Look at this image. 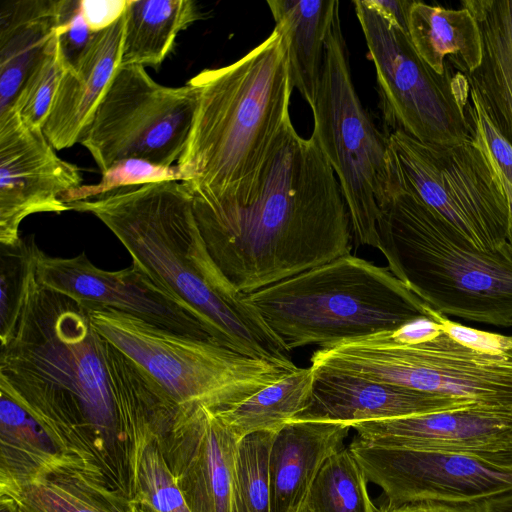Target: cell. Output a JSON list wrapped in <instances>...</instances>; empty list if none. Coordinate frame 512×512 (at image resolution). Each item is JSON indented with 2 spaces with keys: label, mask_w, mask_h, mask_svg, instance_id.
<instances>
[{
  "label": "cell",
  "mask_w": 512,
  "mask_h": 512,
  "mask_svg": "<svg viewBox=\"0 0 512 512\" xmlns=\"http://www.w3.org/2000/svg\"><path fill=\"white\" fill-rule=\"evenodd\" d=\"M159 439L192 512H232L241 439L217 413L204 405L178 406Z\"/></svg>",
  "instance_id": "obj_15"
},
{
  "label": "cell",
  "mask_w": 512,
  "mask_h": 512,
  "mask_svg": "<svg viewBox=\"0 0 512 512\" xmlns=\"http://www.w3.org/2000/svg\"><path fill=\"white\" fill-rule=\"evenodd\" d=\"M351 428L371 445L465 454L512 469V416L477 406L357 422Z\"/></svg>",
  "instance_id": "obj_16"
},
{
  "label": "cell",
  "mask_w": 512,
  "mask_h": 512,
  "mask_svg": "<svg viewBox=\"0 0 512 512\" xmlns=\"http://www.w3.org/2000/svg\"><path fill=\"white\" fill-rule=\"evenodd\" d=\"M37 247L34 237L0 244V339L10 332L17 317Z\"/></svg>",
  "instance_id": "obj_33"
},
{
  "label": "cell",
  "mask_w": 512,
  "mask_h": 512,
  "mask_svg": "<svg viewBox=\"0 0 512 512\" xmlns=\"http://www.w3.org/2000/svg\"><path fill=\"white\" fill-rule=\"evenodd\" d=\"M94 34L82 15L80 1L62 0L61 21L56 36L65 70L76 64Z\"/></svg>",
  "instance_id": "obj_34"
},
{
  "label": "cell",
  "mask_w": 512,
  "mask_h": 512,
  "mask_svg": "<svg viewBox=\"0 0 512 512\" xmlns=\"http://www.w3.org/2000/svg\"><path fill=\"white\" fill-rule=\"evenodd\" d=\"M93 328L147 372L179 405L228 409L297 368L244 356L117 310L86 308Z\"/></svg>",
  "instance_id": "obj_8"
},
{
  "label": "cell",
  "mask_w": 512,
  "mask_h": 512,
  "mask_svg": "<svg viewBox=\"0 0 512 512\" xmlns=\"http://www.w3.org/2000/svg\"><path fill=\"white\" fill-rule=\"evenodd\" d=\"M62 0H20L0 12V113L9 109L27 76L56 36Z\"/></svg>",
  "instance_id": "obj_22"
},
{
  "label": "cell",
  "mask_w": 512,
  "mask_h": 512,
  "mask_svg": "<svg viewBox=\"0 0 512 512\" xmlns=\"http://www.w3.org/2000/svg\"><path fill=\"white\" fill-rule=\"evenodd\" d=\"M198 18L191 0H127L120 66L158 68L179 32Z\"/></svg>",
  "instance_id": "obj_25"
},
{
  "label": "cell",
  "mask_w": 512,
  "mask_h": 512,
  "mask_svg": "<svg viewBox=\"0 0 512 512\" xmlns=\"http://www.w3.org/2000/svg\"><path fill=\"white\" fill-rule=\"evenodd\" d=\"M196 104L193 86L167 87L142 66H120L79 143L101 173L129 158L171 166L184 151Z\"/></svg>",
  "instance_id": "obj_11"
},
{
  "label": "cell",
  "mask_w": 512,
  "mask_h": 512,
  "mask_svg": "<svg viewBox=\"0 0 512 512\" xmlns=\"http://www.w3.org/2000/svg\"><path fill=\"white\" fill-rule=\"evenodd\" d=\"M379 512H476L474 506L448 505L436 502H421L399 507L383 506Z\"/></svg>",
  "instance_id": "obj_39"
},
{
  "label": "cell",
  "mask_w": 512,
  "mask_h": 512,
  "mask_svg": "<svg viewBox=\"0 0 512 512\" xmlns=\"http://www.w3.org/2000/svg\"><path fill=\"white\" fill-rule=\"evenodd\" d=\"M193 212L212 260L245 295L352 249L350 216L336 175L315 140L300 137L292 123L248 203L193 195Z\"/></svg>",
  "instance_id": "obj_1"
},
{
  "label": "cell",
  "mask_w": 512,
  "mask_h": 512,
  "mask_svg": "<svg viewBox=\"0 0 512 512\" xmlns=\"http://www.w3.org/2000/svg\"><path fill=\"white\" fill-rule=\"evenodd\" d=\"M310 362L315 371L464 399L512 416V352L476 350L440 325L421 339L399 329L320 348Z\"/></svg>",
  "instance_id": "obj_6"
},
{
  "label": "cell",
  "mask_w": 512,
  "mask_h": 512,
  "mask_svg": "<svg viewBox=\"0 0 512 512\" xmlns=\"http://www.w3.org/2000/svg\"><path fill=\"white\" fill-rule=\"evenodd\" d=\"M301 512H309V511H308V509L305 506Z\"/></svg>",
  "instance_id": "obj_44"
},
{
  "label": "cell",
  "mask_w": 512,
  "mask_h": 512,
  "mask_svg": "<svg viewBox=\"0 0 512 512\" xmlns=\"http://www.w3.org/2000/svg\"><path fill=\"white\" fill-rule=\"evenodd\" d=\"M187 84L197 93L188 139L177 165L193 195L246 204L287 126L294 90L287 41L276 27L238 61L204 69Z\"/></svg>",
  "instance_id": "obj_3"
},
{
  "label": "cell",
  "mask_w": 512,
  "mask_h": 512,
  "mask_svg": "<svg viewBox=\"0 0 512 512\" xmlns=\"http://www.w3.org/2000/svg\"><path fill=\"white\" fill-rule=\"evenodd\" d=\"M469 99L470 103L466 105V112L473 126L479 132L491 161L512 185V145L492 123L470 87Z\"/></svg>",
  "instance_id": "obj_35"
},
{
  "label": "cell",
  "mask_w": 512,
  "mask_h": 512,
  "mask_svg": "<svg viewBox=\"0 0 512 512\" xmlns=\"http://www.w3.org/2000/svg\"><path fill=\"white\" fill-rule=\"evenodd\" d=\"M275 27L285 36L290 77L311 107L314 104L328 32L337 0H269Z\"/></svg>",
  "instance_id": "obj_23"
},
{
  "label": "cell",
  "mask_w": 512,
  "mask_h": 512,
  "mask_svg": "<svg viewBox=\"0 0 512 512\" xmlns=\"http://www.w3.org/2000/svg\"><path fill=\"white\" fill-rule=\"evenodd\" d=\"M351 427L292 420L277 431L270 450L271 512H301L326 460L344 448Z\"/></svg>",
  "instance_id": "obj_19"
},
{
  "label": "cell",
  "mask_w": 512,
  "mask_h": 512,
  "mask_svg": "<svg viewBox=\"0 0 512 512\" xmlns=\"http://www.w3.org/2000/svg\"><path fill=\"white\" fill-rule=\"evenodd\" d=\"M473 130L472 138L449 144L390 132L392 189L413 194L474 245L494 250L507 243L508 201L483 140Z\"/></svg>",
  "instance_id": "obj_9"
},
{
  "label": "cell",
  "mask_w": 512,
  "mask_h": 512,
  "mask_svg": "<svg viewBox=\"0 0 512 512\" xmlns=\"http://www.w3.org/2000/svg\"><path fill=\"white\" fill-rule=\"evenodd\" d=\"M435 321L452 338L476 350L489 353L512 352V336L471 328L454 322L441 313L437 314Z\"/></svg>",
  "instance_id": "obj_36"
},
{
  "label": "cell",
  "mask_w": 512,
  "mask_h": 512,
  "mask_svg": "<svg viewBox=\"0 0 512 512\" xmlns=\"http://www.w3.org/2000/svg\"><path fill=\"white\" fill-rule=\"evenodd\" d=\"M67 206L103 222L133 264L201 317L214 342L251 358L291 363V351L209 255L183 182L125 187Z\"/></svg>",
  "instance_id": "obj_2"
},
{
  "label": "cell",
  "mask_w": 512,
  "mask_h": 512,
  "mask_svg": "<svg viewBox=\"0 0 512 512\" xmlns=\"http://www.w3.org/2000/svg\"><path fill=\"white\" fill-rule=\"evenodd\" d=\"M474 507L476 512H512V491L487 499Z\"/></svg>",
  "instance_id": "obj_40"
},
{
  "label": "cell",
  "mask_w": 512,
  "mask_h": 512,
  "mask_svg": "<svg viewBox=\"0 0 512 512\" xmlns=\"http://www.w3.org/2000/svg\"><path fill=\"white\" fill-rule=\"evenodd\" d=\"M35 274L41 285L85 308L117 310L174 333L213 341L204 321L187 303L133 263L109 271L95 266L84 252L62 258L37 247Z\"/></svg>",
  "instance_id": "obj_13"
},
{
  "label": "cell",
  "mask_w": 512,
  "mask_h": 512,
  "mask_svg": "<svg viewBox=\"0 0 512 512\" xmlns=\"http://www.w3.org/2000/svg\"><path fill=\"white\" fill-rule=\"evenodd\" d=\"M0 512H24L15 498L0 494Z\"/></svg>",
  "instance_id": "obj_42"
},
{
  "label": "cell",
  "mask_w": 512,
  "mask_h": 512,
  "mask_svg": "<svg viewBox=\"0 0 512 512\" xmlns=\"http://www.w3.org/2000/svg\"><path fill=\"white\" fill-rule=\"evenodd\" d=\"M388 269L433 310L512 326V252L481 249L411 193L393 188L378 221Z\"/></svg>",
  "instance_id": "obj_4"
},
{
  "label": "cell",
  "mask_w": 512,
  "mask_h": 512,
  "mask_svg": "<svg viewBox=\"0 0 512 512\" xmlns=\"http://www.w3.org/2000/svg\"><path fill=\"white\" fill-rule=\"evenodd\" d=\"M376 70L381 109L391 131L425 143L449 144L474 136L466 112L469 85L448 65L437 73L417 53L408 34L368 0L353 2Z\"/></svg>",
  "instance_id": "obj_10"
},
{
  "label": "cell",
  "mask_w": 512,
  "mask_h": 512,
  "mask_svg": "<svg viewBox=\"0 0 512 512\" xmlns=\"http://www.w3.org/2000/svg\"><path fill=\"white\" fill-rule=\"evenodd\" d=\"M277 431L241 438L238 446L232 512H271L270 450Z\"/></svg>",
  "instance_id": "obj_30"
},
{
  "label": "cell",
  "mask_w": 512,
  "mask_h": 512,
  "mask_svg": "<svg viewBox=\"0 0 512 512\" xmlns=\"http://www.w3.org/2000/svg\"><path fill=\"white\" fill-rule=\"evenodd\" d=\"M486 148V147H485ZM488 153V152H487ZM489 157V155H488ZM490 159V157H489ZM491 161V159H490ZM495 171H496V174L498 175V177L500 178L501 180V183L503 185V188H504V191L506 193V196H507V201H508V211H509V215H508V229H507V243L511 249V252H512V185L502 176V174L499 172V170L496 168V166L493 164V162L491 161Z\"/></svg>",
  "instance_id": "obj_41"
},
{
  "label": "cell",
  "mask_w": 512,
  "mask_h": 512,
  "mask_svg": "<svg viewBox=\"0 0 512 512\" xmlns=\"http://www.w3.org/2000/svg\"><path fill=\"white\" fill-rule=\"evenodd\" d=\"M0 494L61 470H95L88 454L64 448L78 441L61 436L37 421L7 394L0 392Z\"/></svg>",
  "instance_id": "obj_20"
},
{
  "label": "cell",
  "mask_w": 512,
  "mask_h": 512,
  "mask_svg": "<svg viewBox=\"0 0 512 512\" xmlns=\"http://www.w3.org/2000/svg\"><path fill=\"white\" fill-rule=\"evenodd\" d=\"M130 504H131V511H132V512H140V511L138 510V508L136 507V505H134V504H133V503H131V502H130Z\"/></svg>",
  "instance_id": "obj_43"
},
{
  "label": "cell",
  "mask_w": 512,
  "mask_h": 512,
  "mask_svg": "<svg viewBox=\"0 0 512 512\" xmlns=\"http://www.w3.org/2000/svg\"><path fill=\"white\" fill-rule=\"evenodd\" d=\"M125 13L94 34L76 64L59 81L43 132L56 150L80 141L121 64Z\"/></svg>",
  "instance_id": "obj_18"
},
{
  "label": "cell",
  "mask_w": 512,
  "mask_h": 512,
  "mask_svg": "<svg viewBox=\"0 0 512 512\" xmlns=\"http://www.w3.org/2000/svg\"><path fill=\"white\" fill-rule=\"evenodd\" d=\"M64 71L65 64L55 36L11 106L27 126L43 130Z\"/></svg>",
  "instance_id": "obj_31"
},
{
  "label": "cell",
  "mask_w": 512,
  "mask_h": 512,
  "mask_svg": "<svg viewBox=\"0 0 512 512\" xmlns=\"http://www.w3.org/2000/svg\"><path fill=\"white\" fill-rule=\"evenodd\" d=\"M315 382L312 366L299 368L221 411V420L240 439L260 431H278L309 406Z\"/></svg>",
  "instance_id": "obj_26"
},
{
  "label": "cell",
  "mask_w": 512,
  "mask_h": 512,
  "mask_svg": "<svg viewBox=\"0 0 512 512\" xmlns=\"http://www.w3.org/2000/svg\"><path fill=\"white\" fill-rule=\"evenodd\" d=\"M12 496L24 512H132L128 501L105 488L95 470L70 468L40 476Z\"/></svg>",
  "instance_id": "obj_27"
},
{
  "label": "cell",
  "mask_w": 512,
  "mask_h": 512,
  "mask_svg": "<svg viewBox=\"0 0 512 512\" xmlns=\"http://www.w3.org/2000/svg\"><path fill=\"white\" fill-rule=\"evenodd\" d=\"M388 20L408 34V18L414 1L409 0H368Z\"/></svg>",
  "instance_id": "obj_38"
},
{
  "label": "cell",
  "mask_w": 512,
  "mask_h": 512,
  "mask_svg": "<svg viewBox=\"0 0 512 512\" xmlns=\"http://www.w3.org/2000/svg\"><path fill=\"white\" fill-rule=\"evenodd\" d=\"M482 42L479 66L465 75L486 114L512 145V0H464Z\"/></svg>",
  "instance_id": "obj_21"
},
{
  "label": "cell",
  "mask_w": 512,
  "mask_h": 512,
  "mask_svg": "<svg viewBox=\"0 0 512 512\" xmlns=\"http://www.w3.org/2000/svg\"><path fill=\"white\" fill-rule=\"evenodd\" d=\"M286 347H333L421 319L433 310L388 268L347 254L245 295Z\"/></svg>",
  "instance_id": "obj_5"
},
{
  "label": "cell",
  "mask_w": 512,
  "mask_h": 512,
  "mask_svg": "<svg viewBox=\"0 0 512 512\" xmlns=\"http://www.w3.org/2000/svg\"><path fill=\"white\" fill-rule=\"evenodd\" d=\"M186 177L178 165L164 166L150 161L129 158L110 166L98 184L81 185L61 196L64 204L88 200L112 191L162 181L184 182ZM68 207V206H67Z\"/></svg>",
  "instance_id": "obj_32"
},
{
  "label": "cell",
  "mask_w": 512,
  "mask_h": 512,
  "mask_svg": "<svg viewBox=\"0 0 512 512\" xmlns=\"http://www.w3.org/2000/svg\"><path fill=\"white\" fill-rule=\"evenodd\" d=\"M477 406L467 400L315 371L312 399L293 420L352 424ZM478 407V406H477Z\"/></svg>",
  "instance_id": "obj_17"
},
{
  "label": "cell",
  "mask_w": 512,
  "mask_h": 512,
  "mask_svg": "<svg viewBox=\"0 0 512 512\" xmlns=\"http://www.w3.org/2000/svg\"><path fill=\"white\" fill-rule=\"evenodd\" d=\"M408 36L422 59L444 73L445 59L468 75L480 64L482 42L478 24L463 7L449 9L414 1L409 12Z\"/></svg>",
  "instance_id": "obj_24"
},
{
  "label": "cell",
  "mask_w": 512,
  "mask_h": 512,
  "mask_svg": "<svg viewBox=\"0 0 512 512\" xmlns=\"http://www.w3.org/2000/svg\"><path fill=\"white\" fill-rule=\"evenodd\" d=\"M81 185L79 168L57 155L43 130L27 126L13 107L0 113L1 245L21 239L29 215L69 210L61 196Z\"/></svg>",
  "instance_id": "obj_14"
},
{
  "label": "cell",
  "mask_w": 512,
  "mask_h": 512,
  "mask_svg": "<svg viewBox=\"0 0 512 512\" xmlns=\"http://www.w3.org/2000/svg\"><path fill=\"white\" fill-rule=\"evenodd\" d=\"M368 479L349 447L329 457L309 491V512H379L368 493Z\"/></svg>",
  "instance_id": "obj_29"
},
{
  "label": "cell",
  "mask_w": 512,
  "mask_h": 512,
  "mask_svg": "<svg viewBox=\"0 0 512 512\" xmlns=\"http://www.w3.org/2000/svg\"><path fill=\"white\" fill-rule=\"evenodd\" d=\"M165 418L134 427L130 455L132 497L140 512H192L161 448L159 431Z\"/></svg>",
  "instance_id": "obj_28"
},
{
  "label": "cell",
  "mask_w": 512,
  "mask_h": 512,
  "mask_svg": "<svg viewBox=\"0 0 512 512\" xmlns=\"http://www.w3.org/2000/svg\"><path fill=\"white\" fill-rule=\"evenodd\" d=\"M388 507L421 502L475 506L512 491V469L457 453L375 446L355 438L348 446Z\"/></svg>",
  "instance_id": "obj_12"
},
{
  "label": "cell",
  "mask_w": 512,
  "mask_h": 512,
  "mask_svg": "<svg viewBox=\"0 0 512 512\" xmlns=\"http://www.w3.org/2000/svg\"><path fill=\"white\" fill-rule=\"evenodd\" d=\"M127 0H81L82 15L93 33L112 26L125 13Z\"/></svg>",
  "instance_id": "obj_37"
},
{
  "label": "cell",
  "mask_w": 512,
  "mask_h": 512,
  "mask_svg": "<svg viewBox=\"0 0 512 512\" xmlns=\"http://www.w3.org/2000/svg\"><path fill=\"white\" fill-rule=\"evenodd\" d=\"M311 137L332 167L357 245L378 249V221L392 194L389 134L376 127L353 84L340 7L328 32Z\"/></svg>",
  "instance_id": "obj_7"
}]
</instances>
